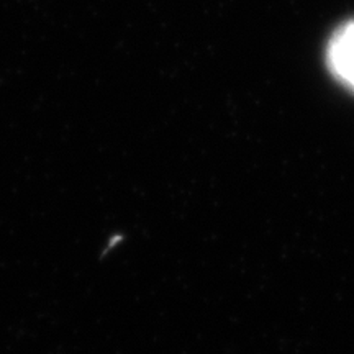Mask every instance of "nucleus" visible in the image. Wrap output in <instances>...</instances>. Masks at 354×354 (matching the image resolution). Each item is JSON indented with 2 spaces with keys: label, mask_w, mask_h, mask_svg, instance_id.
<instances>
[{
  "label": "nucleus",
  "mask_w": 354,
  "mask_h": 354,
  "mask_svg": "<svg viewBox=\"0 0 354 354\" xmlns=\"http://www.w3.org/2000/svg\"><path fill=\"white\" fill-rule=\"evenodd\" d=\"M326 57L331 74L354 92V21H348L333 33Z\"/></svg>",
  "instance_id": "1"
}]
</instances>
